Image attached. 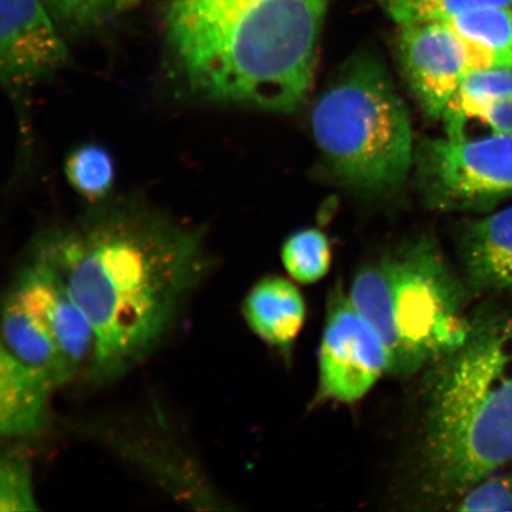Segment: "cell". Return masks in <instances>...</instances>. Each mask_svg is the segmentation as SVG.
I'll return each instance as SVG.
<instances>
[{"label": "cell", "instance_id": "cell-1", "mask_svg": "<svg viewBox=\"0 0 512 512\" xmlns=\"http://www.w3.org/2000/svg\"><path fill=\"white\" fill-rule=\"evenodd\" d=\"M34 254L92 325L99 383L119 380L159 347L211 267L200 230L134 204L57 229Z\"/></svg>", "mask_w": 512, "mask_h": 512}, {"label": "cell", "instance_id": "cell-2", "mask_svg": "<svg viewBox=\"0 0 512 512\" xmlns=\"http://www.w3.org/2000/svg\"><path fill=\"white\" fill-rule=\"evenodd\" d=\"M329 0H160L165 41L190 91L288 113L307 98Z\"/></svg>", "mask_w": 512, "mask_h": 512}, {"label": "cell", "instance_id": "cell-3", "mask_svg": "<svg viewBox=\"0 0 512 512\" xmlns=\"http://www.w3.org/2000/svg\"><path fill=\"white\" fill-rule=\"evenodd\" d=\"M512 464V313L483 309L464 341L433 364L422 470L427 488L459 498Z\"/></svg>", "mask_w": 512, "mask_h": 512}, {"label": "cell", "instance_id": "cell-4", "mask_svg": "<svg viewBox=\"0 0 512 512\" xmlns=\"http://www.w3.org/2000/svg\"><path fill=\"white\" fill-rule=\"evenodd\" d=\"M465 296L437 247L422 241L364 267L349 298L386 344L389 371L409 375L464 341Z\"/></svg>", "mask_w": 512, "mask_h": 512}, {"label": "cell", "instance_id": "cell-5", "mask_svg": "<svg viewBox=\"0 0 512 512\" xmlns=\"http://www.w3.org/2000/svg\"><path fill=\"white\" fill-rule=\"evenodd\" d=\"M311 125L319 150L350 187L394 190L413 163L408 113L380 64L358 57L320 96Z\"/></svg>", "mask_w": 512, "mask_h": 512}, {"label": "cell", "instance_id": "cell-6", "mask_svg": "<svg viewBox=\"0 0 512 512\" xmlns=\"http://www.w3.org/2000/svg\"><path fill=\"white\" fill-rule=\"evenodd\" d=\"M419 164L430 194L443 206H470L512 194V133L427 140Z\"/></svg>", "mask_w": 512, "mask_h": 512}, {"label": "cell", "instance_id": "cell-7", "mask_svg": "<svg viewBox=\"0 0 512 512\" xmlns=\"http://www.w3.org/2000/svg\"><path fill=\"white\" fill-rule=\"evenodd\" d=\"M389 369L388 349L379 332L350 298H334L319 350L320 394L338 402H355Z\"/></svg>", "mask_w": 512, "mask_h": 512}, {"label": "cell", "instance_id": "cell-8", "mask_svg": "<svg viewBox=\"0 0 512 512\" xmlns=\"http://www.w3.org/2000/svg\"><path fill=\"white\" fill-rule=\"evenodd\" d=\"M0 67L11 95H24L69 62L61 29L44 0H0Z\"/></svg>", "mask_w": 512, "mask_h": 512}, {"label": "cell", "instance_id": "cell-9", "mask_svg": "<svg viewBox=\"0 0 512 512\" xmlns=\"http://www.w3.org/2000/svg\"><path fill=\"white\" fill-rule=\"evenodd\" d=\"M400 56L409 86L433 119L443 118L460 83L476 70L469 43L444 21L402 25Z\"/></svg>", "mask_w": 512, "mask_h": 512}, {"label": "cell", "instance_id": "cell-10", "mask_svg": "<svg viewBox=\"0 0 512 512\" xmlns=\"http://www.w3.org/2000/svg\"><path fill=\"white\" fill-rule=\"evenodd\" d=\"M9 292L47 330L75 376L86 367L91 371L95 352L92 325L46 261L32 253Z\"/></svg>", "mask_w": 512, "mask_h": 512}, {"label": "cell", "instance_id": "cell-11", "mask_svg": "<svg viewBox=\"0 0 512 512\" xmlns=\"http://www.w3.org/2000/svg\"><path fill=\"white\" fill-rule=\"evenodd\" d=\"M51 377L28 366L4 348L0 350V432L4 438L35 437L48 422Z\"/></svg>", "mask_w": 512, "mask_h": 512}, {"label": "cell", "instance_id": "cell-12", "mask_svg": "<svg viewBox=\"0 0 512 512\" xmlns=\"http://www.w3.org/2000/svg\"><path fill=\"white\" fill-rule=\"evenodd\" d=\"M463 259L472 290L512 296V207L466 230Z\"/></svg>", "mask_w": 512, "mask_h": 512}, {"label": "cell", "instance_id": "cell-13", "mask_svg": "<svg viewBox=\"0 0 512 512\" xmlns=\"http://www.w3.org/2000/svg\"><path fill=\"white\" fill-rule=\"evenodd\" d=\"M242 312L256 336L273 348L286 350L303 329L306 306L291 281L267 277L249 291Z\"/></svg>", "mask_w": 512, "mask_h": 512}, {"label": "cell", "instance_id": "cell-14", "mask_svg": "<svg viewBox=\"0 0 512 512\" xmlns=\"http://www.w3.org/2000/svg\"><path fill=\"white\" fill-rule=\"evenodd\" d=\"M2 330L3 347L28 366L44 371L57 387L75 379L54 339L10 292L3 303Z\"/></svg>", "mask_w": 512, "mask_h": 512}, {"label": "cell", "instance_id": "cell-15", "mask_svg": "<svg viewBox=\"0 0 512 512\" xmlns=\"http://www.w3.org/2000/svg\"><path fill=\"white\" fill-rule=\"evenodd\" d=\"M469 43L480 69H512V9L466 12L445 21Z\"/></svg>", "mask_w": 512, "mask_h": 512}, {"label": "cell", "instance_id": "cell-16", "mask_svg": "<svg viewBox=\"0 0 512 512\" xmlns=\"http://www.w3.org/2000/svg\"><path fill=\"white\" fill-rule=\"evenodd\" d=\"M512 94V69L472 70L460 83L443 115L447 137H465V125L478 120L492 102Z\"/></svg>", "mask_w": 512, "mask_h": 512}, {"label": "cell", "instance_id": "cell-17", "mask_svg": "<svg viewBox=\"0 0 512 512\" xmlns=\"http://www.w3.org/2000/svg\"><path fill=\"white\" fill-rule=\"evenodd\" d=\"M66 176L70 185L87 201H104L113 189L115 168L113 157L104 146L85 144L69 153Z\"/></svg>", "mask_w": 512, "mask_h": 512}, {"label": "cell", "instance_id": "cell-18", "mask_svg": "<svg viewBox=\"0 0 512 512\" xmlns=\"http://www.w3.org/2000/svg\"><path fill=\"white\" fill-rule=\"evenodd\" d=\"M62 31L88 34L130 11L139 0H44Z\"/></svg>", "mask_w": 512, "mask_h": 512}, {"label": "cell", "instance_id": "cell-19", "mask_svg": "<svg viewBox=\"0 0 512 512\" xmlns=\"http://www.w3.org/2000/svg\"><path fill=\"white\" fill-rule=\"evenodd\" d=\"M281 259L287 273L298 283H317L330 270L329 240L317 229L300 230L286 240Z\"/></svg>", "mask_w": 512, "mask_h": 512}, {"label": "cell", "instance_id": "cell-20", "mask_svg": "<svg viewBox=\"0 0 512 512\" xmlns=\"http://www.w3.org/2000/svg\"><path fill=\"white\" fill-rule=\"evenodd\" d=\"M37 509L29 459L19 451H9L0 464V511Z\"/></svg>", "mask_w": 512, "mask_h": 512}, {"label": "cell", "instance_id": "cell-21", "mask_svg": "<svg viewBox=\"0 0 512 512\" xmlns=\"http://www.w3.org/2000/svg\"><path fill=\"white\" fill-rule=\"evenodd\" d=\"M457 503L458 511H512V464L480 479Z\"/></svg>", "mask_w": 512, "mask_h": 512}, {"label": "cell", "instance_id": "cell-22", "mask_svg": "<svg viewBox=\"0 0 512 512\" xmlns=\"http://www.w3.org/2000/svg\"><path fill=\"white\" fill-rule=\"evenodd\" d=\"M494 8L512 9V0H441L430 12L426 22H445L466 12Z\"/></svg>", "mask_w": 512, "mask_h": 512}, {"label": "cell", "instance_id": "cell-23", "mask_svg": "<svg viewBox=\"0 0 512 512\" xmlns=\"http://www.w3.org/2000/svg\"><path fill=\"white\" fill-rule=\"evenodd\" d=\"M441 0H389L390 16L402 25L426 22L430 12Z\"/></svg>", "mask_w": 512, "mask_h": 512}, {"label": "cell", "instance_id": "cell-24", "mask_svg": "<svg viewBox=\"0 0 512 512\" xmlns=\"http://www.w3.org/2000/svg\"><path fill=\"white\" fill-rule=\"evenodd\" d=\"M478 120L488 126L492 133H512V94L492 102Z\"/></svg>", "mask_w": 512, "mask_h": 512}]
</instances>
